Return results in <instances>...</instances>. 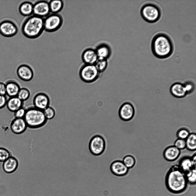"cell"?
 I'll list each match as a JSON object with an SVG mask.
<instances>
[{"instance_id":"cell-1","label":"cell","mask_w":196,"mask_h":196,"mask_svg":"<svg viewBox=\"0 0 196 196\" xmlns=\"http://www.w3.org/2000/svg\"><path fill=\"white\" fill-rule=\"evenodd\" d=\"M165 183L168 190L175 194L185 192L189 185L186 174L176 164L172 165L168 170Z\"/></svg>"},{"instance_id":"cell-2","label":"cell","mask_w":196,"mask_h":196,"mask_svg":"<svg viewBox=\"0 0 196 196\" xmlns=\"http://www.w3.org/2000/svg\"><path fill=\"white\" fill-rule=\"evenodd\" d=\"M151 48L154 55L160 59H164L170 57L174 50L172 41L168 35L160 33L155 35L152 38Z\"/></svg>"},{"instance_id":"cell-3","label":"cell","mask_w":196,"mask_h":196,"mask_svg":"<svg viewBox=\"0 0 196 196\" xmlns=\"http://www.w3.org/2000/svg\"><path fill=\"white\" fill-rule=\"evenodd\" d=\"M44 20L43 18L34 15L28 17L24 20L21 26L23 34L30 39L39 37L44 30Z\"/></svg>"},{"instance_id":"cell-4","label":"cell","mask_w":196,"mask_h":196,"mask_svg":"<svg viewBox=\"0 0 196 196\" xmlns=\"http://www.w3.org/2000/svg\"><path fill=\"white\" fill-rule=\"evenodd\" d=\"M24 119L27 127L32 129L42 127L46 124L48 120L44 115L43 110L34 106L26 109Z\"/></svg>"},{"instance_id":"cell-5","label":"cell","mask_w":196,"mask_h":196,"mask_svg":"<svg viewBox=\"0 0 196 196\" xmlns=\"http://www.w3.org/2000/svg\"><path fill=\"white\" fill-rule=\"evenodd\" d=\"M141 15L143 19L149 23H154L160 19L162 12L160 7L152 3L144 4L140 11Z\"/></svg>"},{"instance_id":"cell-6","label":"cell","mask_w":196,"mask_h":196,"mask_svg":"<svg viewBox=\"0 0 196 196\" xmlns=\"http://www.w3.org/2000/svg\"><path fill=\"white\" fill-rule=\"evenodd\" d=\"M79 74L80 78L83 81L90 83L98 79L101 73L95 65L84 64L80 68Z\"/></svg>"},{"instance_id":"cell-7","label":"cell","mask_w":196,"mask_h":196,"mask_svg":"<svg viewBox=\"0 0 196 196\" xmlns=\"http://www.w3.org/2000/svg\"><path fill=\"white\" fill-rule=\"evenodd\" d=\"M63 23L61 15L58 13H50L44 18V30L48 32H53L59 30Z\"/></svg>"},{"instance_id":"cell-8","label":"cell","mask_w":196,"mask_h":196,"mask_svg":"<svg viewBox=\"0 0 196 196\" xmlns=\"http://www.w3.org/2000/svg\"><path fill=\"white\" fill-rule=\"evenodd\" d=\"M105 147L104 139L99 135H94L89 141V148L90 151L92 154L95 156L101 154L104 151Z\"/></svg>"},{"instance_id":"cell-9","label":"cell","mask_w":196,"mask_h":196,"mask_svg":"<svg viewBox=\"0 0 196 196\" xmlns=\"http://www.w3.org/2000/svg\"><path fill=\"white\" fill-rule=\"evenodd\" d=\"M135 109L131 103L126 102L123 103L119 109L118 114L120 119L125 121L131 120L134 116Z\"/></svg>"},{"instance_id":"cell-10","label":"cell","mask_w":196,"mask_h":196,"mask_svg":"<svg viewBox=\"0 0 196 196\" xmlns=\"http://www.w3.org/2000/svg\"><path fill=\"white\" fill-rule=\"evenodd\" d=\"M18 31L17 26L12 21L5 20L0 23V34L4 36H13L17 34Z\"/></svg>"},{"instance_id":"cell-11","label":"cell","mask_w":196,"mask_h":196,"mask_svg":"<svg viewBox=\"0 0 196 196\" xmlns=\"http://www.w3.org/2000/svg\"><path fill=\"white\" fill-rule=\"evenodd\" d=\"M50 13L49 2L47 1H38L33 4V15L43 18Z\"/></svg>"},{"instance_id":"cell-12","label":"cell","mask_w":196,"mask_h":196,"mask_svg":"<svg viewBox=\"0 0 196 196\" xmlns=\"http://www.w3.org/2000/svg\"><path fill=\"white\" fill-rule=\"evenodd\" d=\"M34 106L44 110L49 106L50 100L48 96L44 92H39L35 95L33 100Z\"/></svg>"},{"instance_id":"cell-13","label":"cell","mask_w":196,"mask_h":196,"mask_svg":"<svg viewBox=\"0 0 196 196\" xmlns=\"http://www.w3.org/2000/svg\"><path fill=\"white\" fill-rule=\"evenodd\" d=\"M16 73L18 77L22 80L28 81L33 77L34 73L32 68L26 64H22L18 67Z\"/></svg>"},{"instance_id":"cell-14","label":"cell","mask_w":196,"mask_h":196,"mask_svg":"<svg viewBox=\"0 0 196 196\" xmlns=\"http://www.w3.org/2000/svg\"><path fill=\"white\" fill-rule=\"evenodd\" d=\"M129 169L121 160L115 161L111 164L110 166L111 172L114 175L118 176L126 175L128 172Z\"/></svg>"},{"instance_id":"cell-15","label":"cell","mask_w":196,"mask_h":196,"mask_svg":"<svg viewBox=\"0 0 196 196\" xmlns=\"http://www.w3.org/2000/svg\"><path fill=\"white\" fill-rule=\"evenodd\" d=\"M98 57L95 49L89 48L84 50L81 55V59L84 64L94 65Z\"/></svg>"},{"instance_id":"cell-16","label":"cell","mask_w":196,"mask_h":196,"mask_svg":"<svg viewBox=\"0 0 196 196\" xmlns=\"http://www.w3.org/2000/svg\"><path fill=\"white\" fill-rule=\"evenodd\" d=\"M27 126L24 118H14L11 121V128L15 133L21 134L26 129Z\"/></svg>"},{"instance_id":"cell-17","label":"cell","mask_w":196,"mask_h":196,"mask_svg":"<svg viewBox=\"0 0 196 196\" xmlns=\"http://www.w3.org/2000/svg\"><path fill=\"white\" fill-rule=\"evenodd\" d=\"M181 150L174 145H170L164 150L163 155L164 158L169 162H173L176 160L179 157Z\"/></svg>"},{"instance_id":"cell-18","label":"cell","mask_w":196,"mask_h":196,"mask_svg":"<svg viewBox=\"0 0 196 196\" xmlns=\"http://www.w3.org/2000/svg\"><path fill=\"white\" fill-rule=\"evenodd\" d=\"M170 91L173 96L178 98L184 97L187 94L184 84L180 82L173 84L170 87Z\"/></svg>"},{"instance_id":"cell-19","label":"cell","mask_w":196,"mask_h":196,"mask_svg":"<svg viewBox=\"0 0 196 196\" xmlns=\"http://www.w3.org/2000/svg\"><path fill=\"white\" fill-rule=\"evenodd\" d=\"M178 165L186 174L194 168L196 167V164L194 163L191 157L185 156L180 160Z\"/></svg>"},{"instance_id":"cell-20","label":"cell","mask_w":196,"mask_h":196,"mask_svg":"<svg viewBox=\"0 0 196 196\" xmlns=\"http://www.w3.org/2000/svg\"><path fill=\"white\" fill-rule=\"evenodd\" d=\"M5 84L6 95L9 97L17 96L20 88L19 84L13 80H9Z\"/></svg>"},{"instance_id":"cell-21","label":"cell","mask_w":196,"mask_h":196,"mask_svg":"<svg viewBox=\"0 0 196 196\" xmlns=\"http://www.w3.org/2000/svg\"><path fill=\"white\" fill-rule=\"evenodd\" d=\"M24 102L17 96L10 97L7 100L6 106L9 110L14 112L18 109L23 107Z\"/></svg>"},{"instance_id":"cell-22","label":"cell","mask_w":196,"mask_h":196,"mask_svg":"<svg viewBox=\"0 0 196 196\" xmlns=\"http://www.w3.org/2000/svg\"><path fill=\"white\" fill-rule=\"evenodd\" d=\"M18 164L17 159L14 157L10 156L3 162V168L5 172L11 173L15 170Z\"/></svg>"},{"instance_id":"cell-23","label":"cell","mask_w":196,"mask_h":196,"mask_svg":"<svg viewBox=\"0 0 196 196\" xmlns=\"http://www.w3.org/2000/svg\"><path fill=\"white\" fill-rule=\"evenodd\" d=\"M33 4L31 2L25 1L20 5L18 10L20 14L24 16H30L33 14Z\"/></svg>"},{"instance_id":"cell-24","label":"cell","mask_w":196,"mask_h":196,"mask_svg":"<svg viewBox=\"0 0 196 196\" xmlns=\"http://www.w3.org/2000/svg\"><path fill=\"white\" fill-rule=\"evenodd\" d=\"M95 50L98 58L108 59L110 56V48L106 44H102L100 45Z\"/></svg>"},{"instance_id":"cell-25","label":"cell","mask_w":196,"mask_h":196,"mask_svg":"<svg viewBox=\"0 0 196 196\" xmlns=\"http://www.w3.org/2000/svg\"><path fill=\"white\" fill-rule=\"evenodd\" d=\"M51 12L57 13L61 11L64 6V3L62 0H51L49 2Z\"/></svg>"},{"instance_id":"cell-26","label":"cell","mask_w":196,"mask_h":196,"mask_svg":"<svg viewBox=\"0 0 196 196\" xmlns=\"http://www.w3.org/2000/svg\"><path fill=\"white\" fill-rule=\"evenodd\" d=\"M186 148L191 151H195L196 149V135L195 133H190L186 139Z\"/></svg>"},{"instance_id":"cell-27","label":"cell","mask_w":196,"mask_h":196,"mask_svg":"<svg viewBox=\"0 0 196 196\" xmlns=\"http://www.w3.org/2000/svg\"><path fill=\"white\" fill-rule=\"evenodd\" d=\"M125 166L129 169L134 167L136 163V160L135 157L131 155L125 156L122 160Z\"/></svg>"},{"instance_id":"cell-28","label":"cell","mask_w":196,"mask_h":196,"mask_svg":"<svg viewBox=\"0 0 196 196\" xmlns=\"http://www.w3.org/2000/svg\"><path fill=\"white\" fill-rule=\"evenodd\" d=\"M94 65L99 71L101 73L104 72L107 67V59L98 57Z\"/></svg>"},{"instance_id":"cell-29","label":"cell","mask_w":196,"mask_h":196,"mask_svg":"<svg viewBox=\"0 0 196 196\" xmlns=\"http://www.w3.org/2000/svg\"><path fill=\"white\" fill-rule=\"evenodd\" d=\"M30 92L29 90L26 88H20L17 96L21 100L24 102L30 97Z\"/></svg>"},{"instance_id":"cell-30","label":"cell","mask_w":196,"mask_h":196,"mask_svg":"<svg viewBox=\"0 0 196 196\" xmlns=\"http://www.w3.org/2000/svg\"><path fill=\"white\" fill-rule=\"evenodd\" d=\"M189 184L194 185L196 183V167L186 174Z\"/></svg>"},{"instance_id":"cell-31","label":"cell","mask_w":196,"mask_h":196,"mask_svg":"<svg viewBox=\"0 0 196 196\" xmlns=\"http://www.w3.org/2000/svg\"><path fill=\"white\" fill-rule=\"evenodd\" d=\"M190 133L189 130L185 127H181L177 131L176 136L177 138L185 140L188 137Z\"/></svg>"},{"instance_id":"cell-32","label":"cell","mask_w":196,"mask_h":196,"mask_svg":"<svg viewBox=\"0 0 196 196\" xmlns=\"http://www.w3.org/2000/svg\"><path fill=\"white\" fill-rule=\"evenodd\" d=\"M44 115L48 120H51L56 115L55 109L52 107L48 106L43 110Z\"/></svg>"},{"instance_id":"cell-33","label":"cell","mask_w":196,"mask_h":196,"mask_svg":"<svg viewBox=\"0 0 196 196\" xmlns=\"http://www.w3.org/2000/svg\"><path fill=\"white\" fill-rule=\"evenodd\" d=\"M181 150L186 148V143L185 139L177 138L175 141L174 145Z\"/></svg>"},{"instance_id":"cell-34","label":"cell","mask_w":196,"mask_h":196,"mask_svg":"<svg viewBox=\"0 0 196 196\" xmlns=\"http://www.w3.org/2000/svg\"><path fill=\"white\" fill-rule=\"evenodd\" d=\"M10 157V153L6 149L0 148V161L4 162Z\"/></svg>"},{"instance_id":"cell-35","label":"cell","mask_w":196,"mask_h":196,"mask_svg":"<svg viewBox=\"0 0 196 196\" xmlns=\"http://www.w3.org/2000/svg\"><path fill=\"white\" fill-rule=\"evenodd\" d=\"M26 109L22 107L14 112V116L15 118H24L25 114Z\"/></svg>"},{"instance_id":"cell-36","label":"cell","mask_w":196,"mask_h":196,"mask_svg":"<svg viewBox=\"0 0 196 196\" xmlns=\"http://www.w3.org/2000/svg\"><path fill=\"white\" fill-rule=\"evenodd\" d=\"M187 94L191 93L194 90V85L191 82H188L184 84Z\"/></svg>"},{"instance_id":"cell-37","label":"cell","mask_w":196,"mask_h":196,"mask_svg":"<svg viewBox=\"0 0 196 196\" xmlns=\"http://www.w3.org/2000/svg\"><path fill=\"white\" fill-rule=\"evenodd\" d=\"M7 100L5 96L0 95V109L3 108L6 105Z\"/></svg>"},{"instance_id":"cell-38","label":"cell","mask_w":196,"mask_h":196,"mask_svg":"<svg viewBox=\"0 0 196 196\" xmlns=\"http://www.w3.org/2000/svg\"><path fill=\"white\" fill-rule=\"evenodd\" d=\"M6 95L5 84L0 82V95L5 96Z\"/></svg>"},{"instance_id":"cell-39","label":"cell","mask_w":196,"mask_h":196,"mask_svg":"<svg viewBox=\"0 0 196 196\" xmlns=\"http://www.w3.org/2000/svg\"><path fill=\"white\" fill-rule=\"evenodd\" d=\"M191 158L194 163L196 164V154L195 152L191 156Z\"/></svg>"}]
</instances>
